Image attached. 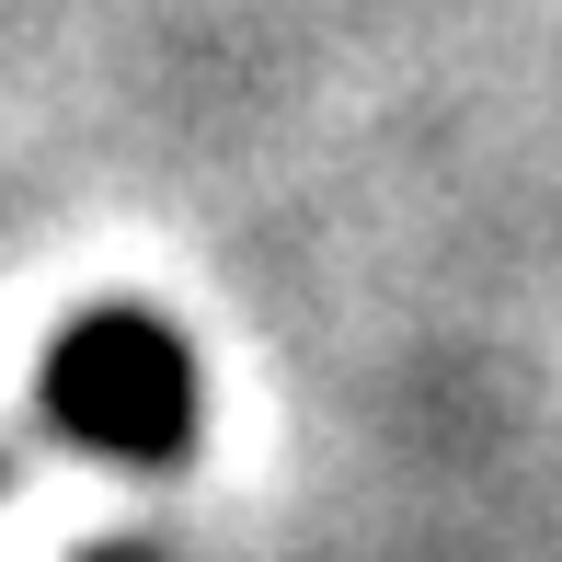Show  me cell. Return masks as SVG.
<instances>
[{"mask_svg": "<svg viewBox=\"0 0 562 562\" xmlns=\"http://www.w3.org/2000/svg\"><path fill=\"white\" fill-rule=\"evenodd\" d=\"M138 505V471L115 448H46L35 471L0 494V562H69L92 528H115Z\"/></svg>", "mask_w": 562, "mask_h": 562, "instance_id": "cell-1", "label": "cell"}]
</instances>
